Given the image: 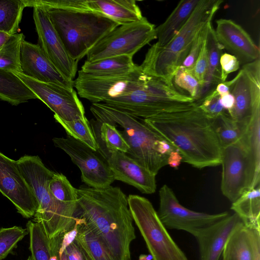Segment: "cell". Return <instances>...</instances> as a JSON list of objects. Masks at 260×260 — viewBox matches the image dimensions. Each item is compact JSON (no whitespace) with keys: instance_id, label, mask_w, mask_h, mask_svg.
Masks as SVG:
<instances>
[{"instance_id":"obj_52","label":"cell","mask_w":260,"mask_h":260,"mask_svg":"<svg viewBox=\"0 0 260 260\" xmlns=\"http://www.w3.org/2000/svg\"><path fill=\"white\" fill-rule=\"evenodd\" d=\"M13 35L0 30V50L4 47Z\"/></svg>"},{"instance_id":"obj_47","label":"cell","mask_w":260,"mask_h":260,"mask_svg":"<svg viewBox=\"0 0 260 260\" xmlns=\"http://www.w3.org/2000/svg\"><path fill=\"white\" fill-rule=\"evenodd\" d=\"M49 244L51 254L55 255L58 260H68L64 251L60 249L56 237L49 239Z\"/></svg>"},{"instance_id":"obj_2","label":"cell","mask_w":260,"mask_h":260,"mask_svg":"<svg viewBox=\"0 0 260 260\" xmlns=\"http://www.w3.org/2000/svg\"><path fill=\"white\" fill-rule=\"evenodd\" d=\"M141 119L173 146L184 162L200 169L221 165L222 148L211 120L198 104L186 110Z\"/></svg>"},{"instance_id":"obj_15","label":"cell","mask_w":260,"mask_h":260,"mask_svg":"<svg viewBox=\"0 0 260 260\" xmlns=\"http://www.w3.org/2000/svg\"><path fill=\"white\" fill-rule=\"evenodd\" d=\"M14 73L59 118L72 121L86 117L84 106L74 89L42 82L22 72Z\"/></svg>"},{"instance_id":"obj_27","label":"cell","mask_w":260,"mask_h":260,"mask_svg":"<svg viewBox=\"0 0 260 260\" xmlns=\"http://www.w3.org/2000/svg\"><path fill=\"white\" fill-rule=\"evenodd\" d=\"M231 209L240 217L245 227L259 228V186L245 190L232 203Z\"/></svg>"},{"instance_id":"obj_26","label":"cell","mask_w":260,"mask_h":260,"mask_svg":"<svg viewBox=\"0 0 260 260\" xmlns=\"http://www.w3.org/2000/svg\"><path fill=\"white\" fill-rule=\"evenodd\" d=\"M90 124L97 143L98 152L127 153L129 147L115 125L93 120Z\"/></svg>"},{"instance_id":"obj_51","label":"cell","mask_w":260,"mask_h":260,"mask_svg":"<svg viewBox=\"0 0 260 260\" xmlns=\"http://www.w3.org/2000/svg\"><path fill=\"white\" fill-rule=\"evenodd\" d=\"M175 150V148L164 139L158 142L157 151L160 154L169 155L171 151Z\"/></svg>"},{"instance_id":"obj_30","label":"cell","mask_w":260,"mask_h":260,"mask_svg":"<svg viewBox=\"0 0 260 260\" xmlns=\"http://www.w3.org/2000/svg\"><path fill=\"white\" fill-rule=\"evenodd\" d=\"M211 120L222 148L240 140L249 123H245L234 120L228 112Z\"/></svg>"},{"instance_id":"obj_20","label":"cell","mask_w":260,"mask_h":260,"mask_svg":"<svg viewBox=\"0 0 260 260\" xmlns=\"http://www.w3.org/2000/svg\"><path fill=\"white\" fill-rule=\"evenodd\" d=\"M20 63L25 75L37 81L74 89V82L66 79L44 54L39 44L24 40L20 50Z\"/></svg>"},{"instance_id":"obj_3","label":"cell","mask_w":260,"mask_h":260,"mask_svg":"<svg viewBox=\"0 0 260 260\" xmlns=\"http://www.w3.org/2000/svg\"><path fill=\"white\" fill-rule=\"evenodd\" d=\"M16 161L38 203L35 220L42 226L48 238L58 236L73 228L78 207L63 204L53 196L49 185L54 172L38 156L25 155Z\"/></svg>"},{"instance_id":"obj_43","label":"cell","mask_w":260,"mask_h":260,"mask_svg":"<svg viewBox=\"0 0 260 260\" xmlns=\"http://www.w3.org/2000/svg\"><path fill=\"white\" fill-rule=\"evenodd\" d=\"M206 39V38L204 41L201 51L193 67L190 71H188L198 81L201 85V88L204 84L208 68V55Z\"/></svg>"},{"instance_id":"obj_44","label":"cell","mask_w":260,"mask_h":260,"mask_svg":"<svg viewBox=\"0 0 260 260\" xmlns=\"http://www.w3.org/2000/svg\"><path fill=\"white\" fill-rule=\"evenodd\" d=\"M221 80L225 81L228 75L239 69L240 63L234 55L227 53H222L220 58Z\"/></svg>"},{"instance_id":"obj_36","label":"cell","mask_w":260,"mask_h":260,"mask_svg":"<svg viewBox=\"0 0 260 260\" xmlns=\"http://www.w3.org/2000/svg\"><path fill=\"white\" fill-rule=\"evenodd\" d=\"M29 235V250L33 260H51L49 238L42 226L29 220L26 224Z\"/></svg>"},{"instance_id":"obj_45","label":"cell","mask_w":260,"mask_h":260,"mask_svg":"<svg viewBox=\"0 0 260 260\" xmlns=\"http://www.w3.org/2000/svg\"><path fill=\"white\" fill-rule=\"evenodd\" d=\"M68 260H92L76 238L64 250Z\"/></svg>"},{"instance_id":"obj_49","label":"cell","mask_w":260,"mask_h":260,"mask_svg":"<svg viewBox=\"0 0 260 260\" xmlns=\"http://www.w3.org/2000/svg\"><path fill=\"white\" fill-rule=\"evenodd\" d=\"M236 77L232 80L224 81L219 83L216 87L215 91L220 95H223L230 93L232 87L235 82Z\"/></svg>"},{"instance_id":"obj_24","label":"cell","mask_w":260,"mask_h":260,"mask_svg":"<svg viewBox=\"0 0 260 260\" xmlns=\"http://www.w3.org/2000/svg\"><path fill=\"white\" fill-rule=\"evenodd\" d=\"M200 0L180 1L166 21L156 27L158 47L166 46L186 23Z\"/></svg>"},{"instance_id":"obj_4","label":"cell","mask_w":260,"mask_h":260,"mask_svg":"<svg viewBox=\"0 0 260 260\" xmlns=\"http://www.w3.org/2000/svg\"><path fill=\"white\" fill-rule=\"evenodd\" d=\"M223 1L200 0L189 19L177 35L165 47L154 44L140 65L146 74L173 83L176 72L188 55L198 31L212 21Z\"/></svg>"},{"instance_id":"obj_14","label":"cell","mask_w":260,"mask_h":260,"mask_svg":"<svg viewBox=\"0 0 260 260\" xmlns=\"http://www.w3.org/2000/svg\"><path fill=\"white\" fill-rule=\"evenodd\" d=\"M235 77L230 91L235 104L228 113L234 120L248 123L254 114L260 112L259 58L242 66Z\"/></svg>"},{"instance_id":"obj_5","label":"cell","mask_w":260,"mask_h":260,"mask_svg":"<svg viewBox=\"0 0 260 260\" xmlns=\"http://www.w3.org/2000/svg\"><path fill=\"white\" fill-rule=\"evenodd\" d=\"M45 8L68 53L77 61L119 26L107 16L91 10Z\"/></svg>"},{"instance_id":"obj_7","label":"cell","mask_w":260,"mask_h":260,"mask_svg":"<svg viewBox=\"0 0 260 260\" xmlns=\"http://www.w3.org/2000/svg\"><path fill=\"white\" fill-rule=\"evenodd\" d=\"M104 103L142 119L186 110L198 104L191 98L177 90L173 83L151 75L138 89Z\"/></svg>"},{"instance_id":"obj_9","label":"cell","mask_w":260,"mask_h":260,"mask_svg":"<svg viewBox=\"0 0 260 260\" xmlns=\"http://www.w3.org/2000/svg\"><path fill=\"white\" fill-rule=\"evenodd\" d=\"M156 39L155 25L144 17L120 25L99 41L86 54V61H94L120 55L133 57L142 47Z\"/></svg>"},{"instance_id":"obj_12","label":"cell","mask_w":260,"mask_h":260,"mask_svg":"<svg viewBox=\"0 0 260 260\" xmlns=\"http://www.w3.org/2000/svg\"><path fill=\"white\" fill-rule=\"evenodd\" d=\"M158 215L167 229L185 231L195 236L201 230L225 218L223 212L208 214L190 210L179 203L172 189L164 185L159 190Z\"/></svg>"},{"instance_id":"obj_42","label":"cell","mask_w":260,"mask_h":260,"mask_svg":"<svg viewBox=\"0 0 260 260\" xmlns=\"http://www.w3.org/2000/svg\"><path fill=\"white\" fill-rule=\"evenodd\" d=\"M210 22L198 31L190 50L180 68L187 71H190L192 68L201 51L204 41L206 38L208 25Z\"/></svg>"},{"instance_id":"obj_10","label":"cell","mask_w":260,"mask_h":260,"mask_svg":"<svg viewBox=\"0 0 260 260\" xmlns=\"http://www.w3.org/2000/svg\"><path fill=\"white\" fill-rule=\"evenodd\" d=\"M221 190L231 202L245 191L258 186L250 156L241 139L222 148Z\"/></svg>"},{"instance_id":"obj_13","label":"cell","mask_w":260,"mask_h":260,"mask_svg":"<svg viewBox=\"0 0 260 260\" xmlns=\"http://www.w3.org/2000/svg\"><path fill=\"white\" fill-rule=\"evenodd\" d=\"M54 145L64 151L80 170L82 181L87 186L104 189L115 180L103 158L89 147L70 136L52 139Z\"/></svg>"},{"instance_id":"obj_16","label":"cell","mask_w":260,"mask_h":260,"mask_svg":"<svg viewBox=\"0 0 260 260\" xmlns=\"http://www.w3.org/2000/svg\"><path fill=\"white\" fill-rule=\"evenodd\" d=\"M33 18L39 45L45 55L67 80L74 82L78 61L72 58L54 29L45 8L35 6Z\"/></svg>"},{"instance_id":"obj_28","label":"cell","mask_w":260,"mask_h":260,"mask_svg":"<svg viewBox=\"0 0 260 260\" xmlns=\"http://www.w3.org/2000/svg\"><path fill=\"white\" fill-rule=\"evenodd\" d=\"M37 99L30 89L14 73L0 69V99L17 106Z\"/></svg>"},{"instance_id":"obj_19","label":"cell","mask_w":260,"mask_h":260,"mask_svg":"<svg viewBox=\"0 0 260 260\" xmlns=\"http://www.w3.org/2000/svg\"><path fill=\"white\" fill-rule=\"evenodd\" d=\"M216 23L215 33L218 42L237 58L240 65L259 58L258 47L240 25L231 19L223 18L218 19Z\"/></svg>"},{"instance_id":"obj_40","label":"cell","mask_w":260,"mask_h":260,"mask_svg":"<svg viewBox=\"0 0 260 260\" xmlns=\"http://www.w3.org/2000/svg\"><path fill=\"white\" fill-rule=\"evenodd\" d=\"M26 7L40 6L46 8L90 10L87 0H23Z\"/></svg>"},{"instance_id":"obj_48","label":"cell","mask_w":260,"mask_h":260,"mask_svg":"<svg viewBox=\"0 0 260 260\" xmlns=\"http://www.w3.org/2000/svg\"><path fill=\"white\" fill-rule=\"evenodd\" d=\"M182 160L180 153L176 150L171 151L168 155L167 165L177 169Z\"/></svg>"},{"instance_id":"obj_53","label":"cell","mask_w":260,"mask_h":260,"mask_svg":"<svg viewBox=\"0 0 260 260\" xmlns=\"http://www.w3.org/2000/svg\"><path fill=\"white\" fill-rule=\"evenodd\" d=\"M138 260H153L152 255L149 254H141Z\"/></svg>"},{"instance_id":"obj_22","label":"cell","mask_w":260,"mask_h":260,"mask_svg":"<svg viewBox=\"0 0 260 260\" xmlns=\"http://www.w3.org/2000/svg\"><path fill=\"white\" fill-rule=\"evenodd\" d=\"M87 3L90 10L107 16L119 26L144 17L134 0H87Z\"/></svg>"},{"instance_id":"obj_21","label":"cell","mask_w":260,"mask_h":260,"mask_svg":"<svg viewBox=\"0 0 260 260\" xmlns=\"http://www.w3.org/2000/svg\"><path fill=\"white\" fill-rule=\"evenodd\" d=\"M244 225L235 213L201 230L194 237L198 243L200 260H219L229 237Z\"/></svg>"},{"instance_id":"obj_17","label":"cell","mask_w":260,"mask_h":260,"mask_svg":"<svg viewBox=\"0 0 260 260\" xmlns=\"http://www.w3.org/2000/svg\"><path fill=\"white\" fill-rule=\"evenodd\" d=\"M0 192L23 217L35 215L38 203L17 166V161L0 152Z\"/></svg>"},{"instance_id":"obj_38","label":"cell","mask_w":260,"mask_h":260,"mask_svg":"<svg viewBox=\"0 0 260 260\" xmlns=\"http://www.w3.org/2000/svg\"><path fill=\"white\" fill-rule=\"evenodd\" d=\"M28 234L26 228L14 226L0 229V260L6 258L17 247L18 243Z\"/></svg>"},{"instance_id":"obj_8","label":"cell","mask_w":260,"mask_h":260,"mask_svg":"<svg viewBox=\"0 0 260 260\" xmlns=\"http://www.w3.org/2000/svg\"><path fill=\"white\" fill-rule=\"evenodd\" d=\"M127 201L133 219L153 260H189L168 233L147 199L129 194Z\"/></svg>"},{"instance_id":"obj_31","label":"cell","mask_w":260,"mask_h":260,"mask_svg":"<svg viewBox=\"0 0 260 260\" xmlns=\"http://www.w3.org/2000/svg\"><path fill=\"white\" fill-rule=\"evenodd\" d=\"M222 260H253L246 227L237 229L228 240L222 252Z\"/></svg>"},{"instance_id":"obj_46","label":"cell","mask_w":260,"mask_h":260,"mask_svg":"<svg viewBox=\"0 0 260 260\" xmlns=\"http://www.w3.org/2000/svg\"><path fill=\"white\" fill-rule=\"evenodd\" d=\"M253 260H260V227L246 228Z\"/></svg>"},{"instance_id":"obj_39","label":"cell","mask_w":260,"mask_h":260,"mask_svg":"<svg viewBox=\"0 0 260 260\" xmlns=\"http://www.w3.org/2000/svg\"><path fill=\"white\" fill-rule=\"evenodd\" d=\"M172 82L177 90L190 96L196 102L198 101L201 85L189 71L179 68L175 74Z\"/></svg>"},{"instance_id":"obj_18","label":"cell","mask_w":260,"mask_h":260,"mask_svg":"<svg viewBox=\"0 0 260 260\" xmlns=\"http://www.w3.org/2000/svg\"><path fill=\"white\" fill-rule=\"evenodd\" d=\"M98 153L112 171L115 180L132 185L143 193L152 194L155 192L156 175L126 153L119 151Z\"/></svg>"},{"instance_id":"obj_37","label":"cell","mask_w":260,"mask_h":260,"mask_svg":"<svg viewBox=\"0 0 260 260\" xmlns=\"http://www.w3.org/2000/svg\"><path fill=\"white\" fill-rule=\"evenodd\" d=\"M49 188L56 200L66 205L78 207L77 188L73 186L63 174L54 173Z\"/></svg>"},{"instance_id":"obj_25","label":"cell","mask_w":260,"mask_h":260,"mask_svg":"<svg viewBox=\"0 0 260 260\" xmlns=\"http://www.w3.org/2000/svg\"><path fill=\"white\" fill-rule=\"evenodd\" d=\"M129 55L110 57L94 61L85 60L80 71L94 77H114L129 74L137 67Z\"/></svg>"},{"instance_id":"obj_35","label":"cell","mask_w":260,"mask_h":260,"mask_svg":"<svg viewBox=\"0 0 260 260\" xmlns=\"http://www.w3.org/2000/svg\"><path fill=\"white\" fill-rule=\"evenodd\" d=\"M54 118L62 126L68 136L81 142L96 152L97 143L90 122L86 117L72 121L63 120L55 115Z\"/></svg>"},{"instance_id":"obj_1","label":"cell","mask_w":260,"mask_h":260,"mask_svg":"<svg viewBox=\"0 0 260 260\" xmlns=\"http://www.w3.org/2000/svg\"><path fill=\"white\" fill-rule=\"evenodd\" d=\"M78 212L115 260H131L130 244L136 239L127 197L118 187L77 189Z\"/></svg>"},{"instance_id":"obj_54","label":"cell","mask_w":260,"mask_h":260,"mask_svg":"<svg viewBox=\"0 0 260 260\" xmlns=\"http://www.w3.org/2000/svg\"><path fill=\"white\" fill-rule=\"evenodd\" d=\"M26 260H33L31 256H28V257L27 258V259Z\"/></svg>"},{"instance_id":"obj_33","label":"cell","mask_w":260,"mask_h":260,"mask_svg":"<svg viewBox=\"0 0 260 260\" xmlns=\"http://www.w3.org/2000/svg\"><path fill=\"white\" fill-rule=\"evenodd\" d=\"M25 7L23 0H0V30L11 35L18 33Z\"/></svg>"},{"instance_id":"obj_41","label":"cell","mask_w":260,"mask_h":260,"mask_svg":"<svg viewBox=\"0 0 260 260\" xmlns=\"http://www.w3.org/2000/svg\"><path fill=\"white\" fill-rule=\"evenodd\" d=\"M198 104L203 113L210 119H214L227 112L221 104L220 96L215 90Z\"/></svg>"},{"instance_id":"obj_11","label":"cell","mask_w":260,"mask_h":260,"mask_svg":"<svg viewBox=\"0 0 260 260\" xmlns=\"http://www.w3.org/2000/svg\"><path fill=\"white\" fill-rule=\"evenodd\" d=\"M148 77L140 66L129 74L114 77H94L80 70L74 81V87L80 97L92 104L99 103L138 89L143 86Z\"/></svg>"},{"instance_id":"obj_32","label":"cell","mask_w":260,"mask_h":260,"mask_svg":"<svg viewBox=\"0 0 260 260\" xmlns=\"http://www.w3.org/2000/svg\"><path fill=\"white\" fill-rule=\"evenodd\" d=\"M260 113L254 114L241 138L251 160L256 179L260 181Z\"/></svg>"},{"instance_id":"obj_50","label":"cell","mask_w":260,"mask_h":260,"mask_svg":"<svg viewBox=\"0 0 260 260\" xmlns=\"http://www.w3.org/2000/svg\"><path fill=\"white\" fill-rule=\"evenodd\" d=\"M220 103L223 108L229 113L234 106V97L231 93L221 95Z\"/></svg>"},{"instance_id":"obj_29","label":"cell","mask_w":260,"mask_h":260,"mask_svg":"<svg viewBox=\"0 0 260 260\" xmlns=\"http://www.w3.org/2000/svg\"><path fill=\"white\" fill-rule=\"evenodd\" d=\"M78 233L76 238L92 260H115L101 240L86 224L84 219L77 215Z\"/></svg>"},{"instance_id":"obj_34","label":"cell","mask_w":260,"mask_h":260,"mask_svg":"<svg viewBox=\"0 0 260 260\" xmlns=\"http://www.w3.org/2000/svg\"><path fill=\"white\" fill-rule=\"evenodd\" d=\"M25 36L22 33L13 35L0 50V69L12 73L22 72L20 50Z\"/></svg>"},{"instance_id":"obj_23","label":"cell","mask_w":260,"mask_h":260,"mask_svg":"<svg viewBox=\"0 0 260 260\" xmlns=\"http://www.w3.org/2000/svg\"><path fill=\"white\" fill-rule=\"evenodd\" d=\"M208 55V68L203 85L202 86L198 101L199 103L206 95L215 89L216 86L222 82L221 80L220 58L223 49L218 42L212 23L208 27L206 39Z\"/></svg>"},{"instance_id":"obj_6","label":"cell","mask_w":260,"mask_h":260,"mask_svg":"<svg viewBox=\"0 0 260 260\" xmlns=\"http://www.w3.org/2000/svg\"><path fill=\"white\" fill-rule=\"evenodd\" d=\"M90 110L96 121L112 124L119 130L129 147L126 154L155 175L167 165L169 155L157 151L159 140L164 139L146 125L141 118L135 117L105 103H93Z\"/></svg>"}]
</instances>
